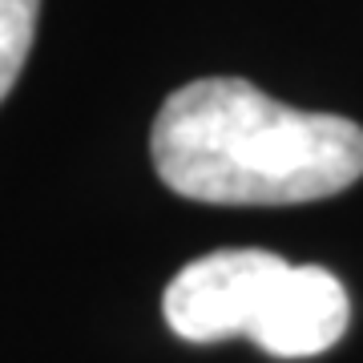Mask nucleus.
I'll return each instance as SVG.
<instances>
[{"label": "nucleus", "instance_id": "4", "mask_svg": "<svg viewBox=\"0 0 363 363\" xmlns=\"http://www.w3.org/2000/svg\"><path fill=\"white\" fill-rule=\"evenodd\" d=\"M40 0H0V101L13 93L37 33Z\"/></svg>", "mask_w": 363, "mask_h": 363}, {"label": "nucleus", "instance_id": "2", "mask_svg": "<svg viewBox=\"0 0 363 363\" xmlns=\"http://www.w3.org/2000/svg\"><path fill=\"white\" fill-rule=\"evenodd\" d=\"M291 262L271 250H214L182 267L166 286V323L190 343L250 335Z\"/></svg>", "mask_w": 363, "mask_h": 363}, {"label": "nucleus", "instance_id": "3", "mask_svg": "<svg viewBox=\"0 0 363 363\" xmlns=\"http://www.w3.org/2000/svg\"><path fill=\"white\" fill-rule=\"evenodd\" d=\"M351 319L347 291L323 267H286L274 283L267 307L250 339L267 355L279 359H307L335 347Z\"/></svg>", "mask_w": 363, "mask_h": 363}, {"label": "nucleus", "instance_id": "1", "mask_svg": "<svg viewBox=\"0 0 363 363\" xmlns=\"http://www.w3.org/2000/svg\"><path fill=\"white\" fill-rule=\"evenodd\" d=\"M157 178L214 206H295L363 178V130L335 113L271 101L238 77L190 81L150 133Z\"/></svg>", "mask_w": 363, "mask_h": 363}]
</instances>
